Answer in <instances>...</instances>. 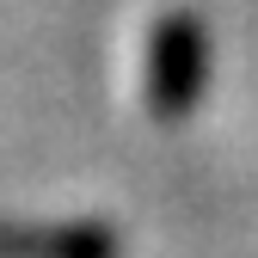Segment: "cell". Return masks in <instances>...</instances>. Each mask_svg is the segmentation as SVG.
<instances>
[{
    "label": "cell",
    "instance_id": "1",
    "mask_svg": "<svg viewBox=\"0 0 258 258\" xmlns=\"http://www.w3.org/2000/svg\"><path fill=\"white\" fill-rule=\"evenodd\" d=\"M197 80H203V37H197V25H166V31H154V111H190V99H197Z\"/></svg>",
    "mask_w": 258,
    "mask_h": 258
}]
</instances>
